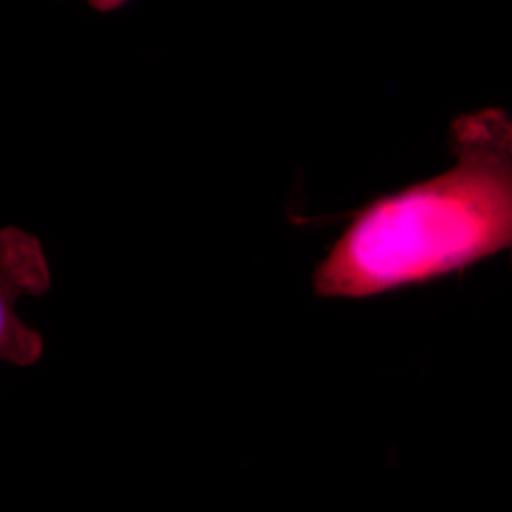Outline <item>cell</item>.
I'll return each instance as SVG.
<instances>
[{
    "label": "cell",
    "instance_id": "cell-1",
    "mask_svg": "<svg viewBox=\"0 0 512 512\" xmlns=\"http://www.w3.org/2000/svg\"><path fill=\"white\" fill-rule=\"evenodd\" d=\"M448 148L446 171L349 213L311 274L315 296L365 300L420 287L511 249V116L497 107L461 114Z\"/></svg>",
    "mask_w": 512,
    "mask_h": 512
},
{
    "label": "cell",
    "instance_id": "cell-2",
    "mask_svg": "<svg viewBox=\"0 0 512 512\" xmlns=\"http://www.w3.org/2000/svg\"><path fill=\"white\" fill-rule=\"evenodd\" d=\"M50 283L46 255L23 230L0 234V361L29 365L42 353V340L18 315L21 298L44 293Z\"/></svg>",
    "mask_w": 512,
    "mask_h": 512
},
{
    "label": "cell",
    "instance_id": "cell-3",
    "mask_svg": "<svg viewBox=\"0 0 512 512\" xmlns=\"http://www.w3.org/2000/svg\"><path fill=\"white\" fill-rule=\"evenodd\" d=\"M86 2L99 12H114V10L122 8L128 0H86Z\"/></svg>",
    "mask_w": 512,
    "mask_h": 512
}]
</instances>
